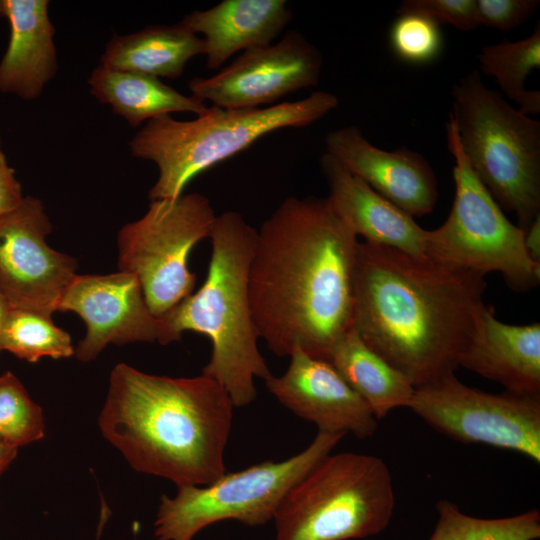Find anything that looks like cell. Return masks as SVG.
Returning a JSON list of instances; mask_svg holds the SVG:
<instances>
[{
	"label": "cell",
	"instance_id": "6da1fadb",
	"mask_svg": "<svg viewBox=\"0 0 540 540\" xmlns=\"http://www.w3.org/2000/svg\"><path fill=\"white\" fill-rule=\"evenodd\" d=\"M358 242L327 197H288L261 224L249 298L259 337L276 356L299 347L329 362L353 326Z\"/></svg>",
	"mask_w": 540,
	"mask_h": 540
},
{
	"label": "cell",
	"instance_id": "8fae6325",
	"mask_svg": "<svg viewBox=\"0 0 540 540\" xmlns=\"http://www.w3.org/2000/svg\"><path fill=\"white\" fill-rule=\"evenodd\" d=\"M408 408L452 440L515 451L540 463V396L487 393L450 374L415 388Z\"/></svg>",
	"mask_w": 540,
	"mask_h": 540
},
{
	"label": "cell",
	"instance_id": "83f0119b",
	"mask_svg": "<svg viewBox=\"0 0 540 540\" xmlns=\"http://www.w3.org/2000/svg\"><path fill=\"white\" fill-rule=\"evenodd\" d=\"M389 43L394 55L412 65H425L436 60L443 48L439 25L416 13L399 14L389 31Z\"/></svg>",
	"mask_w": 540,
	"mask_h": 540
},
{
	"label": "cell",
	"instance_id": "5bb4252c",
	"mask_svg": "<svg viewBox=\"0 0 540 540\" xmlns=\"http://www.w3.org/2000/svg\"><path fill=\"white\" fill-rule=\"evenodd\" d=\"M58 311H72L86 325V334L74 351L82 362L94 360L109 344L158 343V318L133 273L76 274L59 301Z\"/></svg>",
	"mask_w": 540,
	"mask_h": 540
},
{
	"label": "cell",
	"instance_id": "7402d4cb",
	"mask_svg": "<svg viewBox=\"0 0 540 540\" xmlns=\"http://www.w3.org/2000/svg\"><path fill=\"white\" fill-rule=\"evenodd\" d=\"M90 93L132 127L174 112L198 115L208 107L200 99L187 96L163 83L160 78L131 71L94 68L87 80Z\"/></svg>",
	"mask_w": 540,
	"mask_h": 540
},
{
	"label": "cell",
	"instance_id": "7c38bea8",
	"mask_svg": "<svg viewBox=\"0 0 540 540\" xmlns=\"http://www.w3.org/2000/svg\"><path fill=\"white\" fill-rule=\"evenodd\" d=\"M51 231L44 204L31 195L0 217V292L11 308L50 317L58 311L77 261L48 245Z\"/></svg>",
	"mask_w": 540,
	"mask_h": 540
},
{
	"label": "cell",
	"instance_id": "f546056e",
	"mask_svg": "<svg viewBox=\"0 0 540 540\" xmlns=\"http://www.w3.org/2000/svg\"><path fill=\"white\" fill-rule=\"evenodd\" d=\"M539 4V0H476L478 24L509 31L528 20Z\"/></svg>",
	"mask_w": 540,
	"mask_h": 540
},
{
	"label": "cell",
	"instance_id": "4316f807",
	"mask_svg": "<svg viewBox=\"0 0 540 540\" xmlns=\"http://www.w3.org/2000/svg\"><path fill=\"white\" fill-rule=\"evenodd\" d=\"M45 435L42 408L10 371L0 375V441L19 448Z\"/></svg>",
	"mask_w": 540,
	"mask_h": 540
},
{
	"label": "cell",
	"instance_id": "1f68e13d",
	"mask_svg": "<svg viewBox=\"0 0 540 540\" xmlns=\"http://www.w3.org/2000/svg\"><path fill=\"white\" fill-rule=\"evenodd\" d=\"M524 247L528 256L540 263V215L524 231Z\"/></svg>",
	"mask_w": 540,
	"mask_h": 540
},
{
	"label": "cell",
	"instance_id": "d4e9b609",
	"mask_svg": "<svg viewBox=\"0 0 540 540\" xmlns=\"http://www.w3.org/2000/svg\"><path fill=\"white\" fill-rule=\"evenodd\" d=\"M437 522L428 540H536L540 512L536 509L502 518H479L448 500L436 503Z\"/></svg>",
	"mask_w": 540,
	"mask_h": 540
},
{
	"label": "cell",
	"instance_id": "e575fe53",
	"mask_svg": "<svg viewBox=\"0 0 540 540\" xmlns=\"http://www.w3.org/2000/svg\"><path fill=\"white\" fill-rule=\"evenodd\" d=\"M0 17H5L4 0H0Z\"/></svg>",
	"mask_w": 540,
	"mask_h": 540
},
{
	"label": "cell",
	"instance_id": "836d02e7",
	"mask_svg": "<svg viewBox=\"0 0 540 540\" xmlns=\"http://www.w3.org/2000/svg\"><path fill=\"white\" fill-rule=\"evenodd\" d=\"M10 305L4 295L0 292V352L1 350V338L5 322L10 311Z\"/></svg>",
	"mask_w": 540,
	"mask_h": 540
},
{
	"label": "cell",
	"instance_id": "e0dca14e",
	"mask_svg": "<svg viewBox=\"0 0 540 540\" xmlns=\"http://www.w3.org/2000/svg\"><path fill=\"white\" fill-rule=\"evenodd\" d=\"M320 163L330 190L327 198L357 237L417 258L427 257V230L413 216L373 190L332 155L325 152Z\"/></svg>",
	"mask_w": 540,
	"mask_h": 540
},
{
	"label": "cell",
	"instance_id": "277c9868",
	"mask_svg": "<svg viewBox=\"0 0 540 540\" xmlns=\"http://www.w3.org/2000/svg\"><path fill=\"white\" fill-rule=\"evenodd\" d=\"M257 230L242 215L216 216L205 281L194 293L158 318V343L180 341L185 331L207 336L211 356L202 374L217 381L234 407H245L257 396L255 379L272 374L259 351V334L249 298V268Z\"/></svg>",
	"mask_w": 540,
	"mask_h": 540
},
{
	"label": "cell",
	"instance_id": "9a60e30c",
	"mask_svg": "<svg viewBox=\"0 0 540 540\" xmlns=\"http://www.w3.org/2000/svg\"><path fill=\"white\" fill-rule=\"evenodd\" d=\"M288 357L287 370L265 380L267 390L285 408L314 423L318 432L351 433L358 439L376 432L377 419L371 409L330 362L299 347Z\"/></svg>",
	"mask_w": 540,
	"mask_h": 540
},
{
	"label": "cell",
	"instance_id": "ac0fdd59",
	"mask_svg": "<svg viewBox=\"0 0 540 540\" xmlns=\"http://www.w3.org/2000/svg\"><path fill=\"white\" fill-rule=\"evenodd\" d=\"M48 0H4L9 40L0 61V93L36 100L58 70Z\"/></svg>",
	"mask_w": 540,
	"mask_h": 540
},
{
	"label": "cell",
	"instance_id": "3957f363",
	"mask_svg": "<svg viewBox=\"0 0 540 540\" xmlns=\"http://www.w3.org/2000/svg\"><path fill=\"white\" fill-rule=\"evenodd\" d=\"M234 404L214 379L173 378L117 364L98 425L138 472L176 486L208 485L226 472Z\"/></svg>",
	"mask_w": 540,
	"mask_h": 540
},
{
	"label": "cell",
	"instance_id": "44dd1931",
	"mask_svg": "<svg viewBox=\"0 0 540 540\" xmlns=\"http://www.w3.org/2000/svg\"><path fill=\"white\" fill-rule=\"evenodd\" d=\"M204 54V41L186 27L152 25L131 34H115L106 44L99 65L157 78L175 79L187 62Z\"/></svg>",
	"mask_w": 540,
	"mask_h": 540
},
{
	"label": "cell",
	"instance_id": "5b68a950",
	"mask_svg": "<svg viewBox=\"0 0 540 540\" xmlns=\"http://www.w3.org/2000/svg\"><path fill=\"white\" fill-rule=\"evenodd\" d=\"M339 105L336 95L316 91L296 101L265 108L208 107L197 118L181 121L162 115L147 121L128 142L133 157L152 161L158 178L150 201L174 199L208 168L245 150L266 134L313 124Z\"/></svg>",
	"mask_w": 540,
	"mask_h": 540
},
{
	"label": "cell",
	"instance_id": "ffe728a7",
	"mask_svg": "<svg viewBox=\"0 0 540 540\" xmlns=\"http://www.w3.org/2000/svg\"><path fill=\"white\" fill-rule=\"evenodd\" d=\"M459 366L498 382L506 391L540 396V324H506L486 307Z\"/></svg>",
	"mask_w": 540,
	"mask_h": 540
},
{
	"label": "cell",
	"instance_id": "4fadbf2b",
	"mask_svg": "<svg viewBox=\"0 0 540 540\" xmlns=\"http://www.w3.org/2000/svg\"><path fill=\"white\" fill-rule=\"evenodd\" d=\"M321 52L296 30L277 43L244 51L217 74L189 82L192 96L226 109L259 108L301 89L316 86Z\"/></svg>",
	"mask_w": 540,
	"mask_h": 540
},
{
	"label": "cell",
	"instance_id": "52a82bcc",
	"mask_svg": "<svg viewBox=\"0 0 540 540\" xmlns=\"http://www.w3.org/2000/svg\"><path fill=\"white\" fill-rule=\"evenodd\" d=\"M393 480L379 457L328 454L285 496L276 540H352L376 536L391 522Z\"/></svg>",
	"mask_w": 540,
	"mask_h": 540
},
{
	"label": "cell",
	"instance_id": "30bf717a",
	"mask_svg": "<svg viewBox=\"0 0 540 540\" xmlns=\"http://www.w3.org/2000/svg\"><path fill=\"white\" fill-rule=\"evenodd\" d=\"M216 216L206 196L182 194L151 201L141 218L119 230V271L136 275L157 318L193 293L196 274L189 269V256L210 237Z\"/></svg>",
	"mask_w": 540,
	"mask_h": 540
},
{
	"label": "cell",
	"instance_id": "603a6c76",
	"mask_svg": "<svg viewBox=\"0 0 540 540\" xmlns=\"http://www.w3.org/2000/svg\"><path fill=\"white\" fill-rule=\"evenodd\" d=\"M329 362L365 401L377 420L396 408L409 407L415 387L367 346L353 326L335 344Z\"/></svg>",
	"mask_w": 540,
	"mask_h": 540
},
{
	"label": "cell",
	"instance_id": "2e32d148",
	"mask_svg": "<svg viewBox=\"0 0 540 540\" xmlns=\"http://www.w3.org/2000/svg\"><path fill=\"white\" fill-rule=\"evenodd\" d=\"M325 144L326 153L409 215L421 217L433 211L437 181L429 162L419 153L406 147L382 150L354 125L328 132Z\"/></svg>",
	"mask_w": 540,
	"mask_h": 540
},
{
	"label": "cell",
	"instance_id": "7a4b0ae2",
	"mask_svg": "<svg viewBox=\"0 0 540 540\" xmlns=\"http://www.w3.org/2000/svg\"><path fill=\"white\" fill-rule=\"evenodd\" d=\"M484 276L358 242L353 328L417 388L454 374L481 324Z\"/></svg>",
	"mask_w": 540,
	"mask_h": 540
},
{
	"label": "cell",
	"instance_id": "8992f818",
	"mask_svg": "<svg viewBox=\"0 0 540 540\" xmlns=\"http://www.w3.org/2000/svg\"><path fill=\"white\" fill-rule=\"evenodd\" d=\"M453 121L474 173L525 231L540 215V122L486 87L473 70L452 90Z\"/></svg>",
	"mask_w": 540,
	"mask_h": 540
},
{
	"label": "cell",
	"instance_id": "cb8c5ba5",
	"mask_svg": "<svg viewBox=\"0 0 540 540\" xmlns=\"http://www.w3.org/2000/svg\"><path fill=\"white\" fill-rule=\"evenodd\" d=\"M478 61L483 73L495 78L504 94L526 115L540 112V92L526 89V79L540 68V23L518 41L483 46Z\"/></svg>",
	"mask_w": 540,
	"mask_h": 540
},
{
	"label": "cell",
	"instance_id": "d6a6232c",
	"mask_svg": "<svg viewBox=\"0 0 540 540\" xmlns=\"http://www.w3.org/2000/svg\"><path fill=\"white\" fill-rule=\"evenodd\" d=\"M17 450V448L0 441V476L15 459Z\"/></svg>",
	"mask_w": 540,
	"mask_h": 540
},
{
	"label": "cell",
	"instance_id": "9c48e42d",
	"mask_svg": "<svg viewBox=\"0 0 540 540\" xmlns=\"http://www.w3.org/2000/svg\"><path fill=\"white\" fill-rule=\"evenodd\" d=\"M318 432L300 453L225 472L204 486L179 487L163 495L154 521L155 540H191L209 525L236 520L255 527L273 520L285 496L343 438Z\"/></svg>",
	"mask_w": 540,
	"mask_h": 540
},
{
	"label": "cell",
	"instance_id": "484cf974",
	"mask_svg": "<svg viewBox=\"0 0 540 540\" xmlns=\"http://www.w3.org/2000/svg\"><path fill=\"white\" fill-rule=\"evenodd\" d=\"M1 350L35 363L43 357L69 358L74 354L71 336L50 316L10 308L1 338Z\"/></svg>",
	"mask_w": 540,
	"mask_h": 540
},
{
	"label": "cell",
	"instance_id": "ba28073f",
	"mask_svg": "<svg viewBox=\"0 0 540 540\" xmlns=\"http://www.w3.org/2000/svg\"><path fill=\"white\" fill-rule=\"evenodd\" d=\"M446 134L454 158L455 196L446 221L435 230H427L426 256L483 276L500 272L514 291L530 290L539 283L540 263L528 256L524 231L509 221L474 173L450 117Z\"/></svg>",
	"mask_w": 540,
	"mask_h": 540
},
{
	"label": "cell",
	"instance_id": "4dcf8cb0",
	"mask_svg": "<svg viewBox=\"0 0 540 540\" xmlns=\"http://www.w3.org/2000/svg\"><path fill=\"white\" fill-rule=\"evenodd\" d=\"M23 198L21 183L8 163L0 138V217L15 209Z\"/></svg>",
	"mask_w": 540,
	"mask_h": 540
},
{
	"label": "cell",
	"instance_id": "f1b7e54d",
	"mask_svg": "<svg viewBox=\"0 0 540 540\" xmlns=\"http://www.w3.org/2000/svg\"><path fill=\"white\" fill-rule=\"evenodd\" d=\"M416 13L424 15L438 25L449 24L462 31L479 26L476 0H405L397 14Z\"/></svg>",
	"mask_w": 540,
	"mask_h": 540
},
{
	"label": "cell",
	"instance_id": "d6986e66",
	"mask_svg": "<svg viewBox=\"0 0 540 540\" xmlns=\"http://www.w3.org/2000/svg\"><path fill=\"white\" fill-rule=\"evenodd\" d=\"M285 0H223L179 22L204 41L206 67L218 69L232 55L271 44L292 18Z\"/></svg>",
	"mask_w": 540,
	"mask_h": 540
}]
</instances>
